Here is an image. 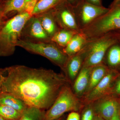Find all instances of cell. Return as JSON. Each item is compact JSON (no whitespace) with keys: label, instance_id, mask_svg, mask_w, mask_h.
Listing matches in <instances>:
<instances>
[{"label":"cell","instance_id":"4316f807","mask_svg":"<svg viewBox=\"0 0 120 120\" xmlns=\"http://www.w3.org/2000/svg\"><path fill=\"white\" fill-rule=\"evenodd\" d=\"M79 114L77 112H72L69 114L67 120H80Z\"/></svg>","mask_w":120,"mask_h":120},{"label":"cell","instance_id":"9c48e42d","mask_svg":"<svg viewBox=\"0 0 120 120\" xmlns=\"http://www.w3.org/2000/svg\"><path fill=\"white\" fill-rule=\"evenodd\" d=\"M50 11L60 29L80 33L73 6L65 0Z\"/></svg>","mask_w":120,"mask_h":120},{"label":"cell","instance_id":"d4e9b609","mask_svg":"<svg viewBox=\"0 0 120 120\" xmlns=\"http://www.w3.org/2000/svg\"><path fill=\"white\" fill-rule=\"evenodd\" d=\"M109 95L114 97H120V75L116 79Z\"/></svg>","mask_w":120,"mask_h":120},{"label":"cell","instance_id":"ac0fdd59","mask_svg":"<svg viewBox=\"0 0 120 120\" xmlns=\"http://www.w3.org/2000/svg\"><path fill=\"white\" fill-rule=\"evenodd\" d=\"M0 104L12 107L22 113L27 106L22 100L12 95L6 93H0Z\"/></svg>","mask_w":120,"mask_h":120},{"label":"cell","instance_id":"8d00e7d4","mask_svg":"<svg viewBox=\"0 0 120 120\" xmlns=\"http://www.w3.org/2000/svg\"><path fill=\"white\" fill-rule=\"evenodd\" d=\"M3 70H4V68H0V75L2 73Z\"/></svg>","mask_w":120,"mask_h":120},{"label":"cell","instance_id":"9a60e30c","mask_svg":"<svg viewBox=\"0 0 120 120\" xmlns=\"http://www.w3.org/2000/svg\"><path fill=\"white\" fill-rule=\"evenodd\" d=\"M109 69L110 68L102 62L92 67L89 84L84 95L88 94L101 82L106 75Z\"/></svg>","mask_w":120,"mask_h":120},{"label":"cell","instance_id":"836d02e7","mask_svg":"<svg viewBox=\"0 0 120 120\" xmlns=\"http://www.w3.org/2000/svg\"><path fill=\"white\" fill-rule=\"evenodd\" d=\"M2 73L0 75V93L1 92L2 90Z\"/></svg>","mask_w":120,"mask_h":120},{"label":"cell","instance_id":"7402d4cb","mask_svg":"<svg viewBox=\"0 0 120 120\" xmlns=\"http://www.w3.org/2000/svg\"><path fill=\"white\" fill-rule=\"evenodd\" d=\"M42 110L36 107L27 106L18 120H44L45 113Z\"/></svg>","mask_w":120,"mask_h":120},{"label":"cell","instance_id":"f1b7e54d","mask_svg":"<svg viewBox=\"0 0 120 120\" xmlns=\"http://www.w3.org/2000/svg\"><path fill=\"white\" fill-rule=\"evenodd\" d=\"M87 2L94 5L99 6H103L102 0H86Z\"/></svg>","mask_w":120,"mask_h":120},{"label":"cell","instance_id":"d6a6232c","mask_svg":"<svg viewBox=\"0 0 120 120\" xmlns=\"http://www.w3.org/2000/svg\"><path fill=\"white\" fill-rule=\"evenodd\" d=\"M94 120H105L103 118L98 115H95Z\"/></svg>","mask_w":120,"mask_h":120},{"label":"cell","instance_id":"30bf717a","mask_svg":"<svg viewBox=\"0 0 120 120\" xmlns=\"http://www.w3.org/2000/svg\"><path fill=\"white\" fill-rule=\"evenodd\" d=\"M95 115L105 120H109L120 109V102L117 97L108 95L91 103Z\"/></svg>","mask_w":120,"mask_h":120},{"label":"cell","instance_id":"5b68a950","mask_svg":"<svg viewBox=\"0 0 120 120\" xmlns=\"http://www.w3.org/2000/svg\"><path fill=\"white\" fill-rule=\"evenodd\" d=\"M119 41L115 31L87 41L81 50L84 56L82 67H92L102 63L109 47Z\"/></svg>","mask_w":120,"mask_h":120},{"label":"cell","instance_id":"7c38bea8","mask_svg":"<svg viewBox=\"0 0 120 120\" xmlns=\"http://www.w3.org/2000/svg\"><path fill=\"white\" fill-rule=\"evenodd\" d=\"M84 58V55L82 50L69 58L64 73L71 86L82 67Z\"/></svg>","mask_w":120,"mask_h":120},{"label":"cell","instance_id":"1f68e13d","mask_svg":"<svg viewBox=\"0 0 120 120\" xmlns=\"http://www.w3.org/2000/svg\"><path fill=\"white\" fill-rule=\"evenodd\" d=\"M120 2V0H113V1L112 4H111V5H110V7H112V6H114V5H115L118 4L119 2Z\"/></svg>","mask_w":120,"mask_h":120},{"label":"cell","instance_id":"52a82bcc","mask_svg":"<svg viewBox=\"0 0 120 120\" xmlns=\"http://www.w3.org/2000/svg\"><path fill=\"white\" fill-rule=\"evenodd\" d=\"M77 24L81 30L107 12L109 9L102 6L92 4L86 0H82L73 6Z\"/></svg>","mask_w":120,"mask_h":120},{"label":"cell","instance_id":"277c9868","mask_svg":"<svg viewBox=\"0 0 120 120\" xmlns=\"http://www.w3.org/2000/svg\"><path fill=\"white\" fill-rule=\"evenodd\" d=\"M17 46L45 57L64 71L69 57L64 52L63 49L51 41H38L20 39Z\"/></svg>","mask_w":120,"mask_h":120},{"label":"cell","instance_id":"3957f363","mask_svg":"<svg viewBox=\"0 0 120 120\" xmlns=\"http://www.w3.org/2000/svg\"><path fill=\"white\" fill-rule=\"evenodd\" d=\"M120 30V2L110 7L107 12L81 30L80 33L88 41Z\"/></svg>","mask_w":120,"mask_h":120},{"label":"cell","instance_id":"cb8c5ba5","mask_svg":"<svg viewBox=\"0 0 120 120\" xmlns=\"http://www.w3.org/2000/svg\"><path fill=\"white\" fill-rule=\"evenodd\" d=\"M85 107L82 114L81 120H94L95 113L91 104L85 105Z\"/></svg>","mask_w":120,"mask_h":120},{"label":"cell","instance_id":"6da1fadb","mask_svg":"<svg viewBox=\"0 0 120 120\" xmlns=\"http://www.w3.org/2000/svg\"><path fill=\"white\" fill-rule=\"evenodd\" d=\"M2 93L12 95L27 106L47 109L62 88L71 84L64 73L51 69L15 65L4 68Z\"/></svg>","mask_w":120,"mask_h":120},{"label":"cell","instance_id":"ba28073f","mask_svg":"<svg viewBox=\"0 0 120 120\" xmlns=\"http://www.w3.org/2000/svg\"><path fill=\"white\" fill-rule=\"evenodd\" d=\"M120 75L118 70L110 69L106 75L95 87L81 99L86 105L109 95L115 81Z\"/></svg>","mask_w":120,"mask_h":120},{"label":"cell","instance_id":"74e56055","mask_svg":"<svg viewBox=\"0 0 120 120\" xmlns=\"http://www.w3.org/2000/svg\"><path fill=\"white\" fill-rule=\"evenodd\" d=\"M38 0H26V2H28V1H38Z\"/></svg>","mask_w":120,"mask_h":120},{"label":"cell","instance_id":"60d3db41","mask_svg":"<svg viewBox=\"0 0 120 120\" xmlns=\"http://www.w3.org/2000/svg\"></svg>","mask_w":120,"mask_h":120},{"label":"cell","instance_id":"8fae6325","mask_svg":"<svg viewBox=\"0 0 120 120\" xmlns=\"http://www.w3.org/2000/svg\"><path fill=\"white\" fill-rule=\"evenodd\" d=\"M24 32L26 36L32 39V41H51V38L45 32L38 17L37 16H32L28 20L24 28L22 33Z\"/></svg>","mask_w":120,"mask_h":120},{"label":"cell","instance_id":"5bb4252c","mask_svg":"<svg viewBox=\"0 0 120 120\" xmlns=\"http://www.w3.org/2000/svg\"><path fill=\"white\" fill-rule=\"evenodd\" d=\"M102 63L110 69L118 70L120 68V41L109 47Z\"/></svg>","mask_w":120,"mask_h":120},{"label":"cell","instance_id":"484cf974","mask_svg":"<svg viewBox=\"0 0 120 120\" xmlns=\"http://www.w3.org/2000/svg\"><path fill=\"white\" fill-rule=\"evenodd\" d=\"M37 2V1H30L26 2L24 8V11L32 15V12Z\"/></svg>","mask_w":120,"mask_h":120},{"label":"cell","instance_id":"f546056e","mask_svg":"<svg viewBox=\"0 0 120 120\" xmlns=\"http://www.w3.org/2000/svg\"><path fill=\"white\" fill-rule=\"evenodd\" d=\"M109 120H120V109L118 110Z\"/></svg>","mask_w":120,"mask_h":120},{"label":"cell","instance_id":"d590c367","mask_svg":"<svg viewBox=\"0 0 120 120\" xmlns=\"http://www.w3.org/2000/svg\"><path fill=\"white\" fill-rule=\"evenodd\" d=\"M0 120H6V119H5L4 117H2V116H1L0 115Z\"/></svg>","mask_w":120,"mask_h":120},{"label":"cell","instance_id":"83f0119b","mask_svg":"<svg viewBox=\"0 0 120 120\" xmlns=\"http://www.w3.org/2000/svg\"><path fill=\"white\" fill-rule=\"evenodd\" d=\"M7 19L3 15L2 9L0 10V30L7 20Z\"/></svg>","mask_w":120,"mask_h":120},{"label":"cell","instance_id":"4fadbf2b","mask_svg":"<svg viewBox=\"0 0 120 120\" xmlns=\"http://www.w3.org/2000/svg\"><path fill=\"white\" fill-rule=\"evenodd\" d=\"M92 67H82L72 86L73 92L77 97H84L90 82Z\"/></svg>","mask_w":120,"mask_h":120},{"label":"cell","instance_id":"44dd1931","mask_svg":"<svg viewBox=\"0 0 120 120\" xmlns=\"http://www.w3.org/2000/svg\"><path fill=\"white\" fill-rule=\"evenodd\" d=\"M26 0H9L3 8L2 13L5 17L7 18L8 15L14 11L19 13L24 11Z\"/></svg>","mask_w":120,"mask_h":120},{"label":"cell","instance_id":"ab89813d","mask_svg":"<svg viewBox=\"0 0 120 120\" xmlns=\"http://www.w3.org/2000/svg\"><path fill=\"white\" fill-rule=\"evenodd\" d=\"M118 98H119V101H120V97H118Z\"/></svg>","mask_w":120,"mask_h":120},{"label":"cell","instance_id":"7a4b0ae2","mask_svg":"<svg viewBox=\"0 0 120 120\" xmlns=\"http://www.w3.org/2000/svg\"><path fill=\"white\" fill-rule=\"evenodd\" d=\"M32 16L24 11L5 22L0 30V57L9 56L14 53L24 28Z\"/></svg>","mask_w":120,"mask_h":120},{"label":"cell","instance_id":"e575fe53","mask_svg":"<svg viewBox=\"0 0 120 120\" xmlns=\"http://www.w3.org/2000/svg\"><path fill=\"white\" fill-rule=\"evenodd\" d=\"M115 31L116 32V34L118 39H119V41H120V30L116 31Z\"/></svg>","mask_w":120,"mask_h":120},{"label":"cell","instance_id":"e0dca14e","mask_svg":"<svg viewBox=\"0 0 120 120\" xmlns=\"http://www.w3.org/2000/svg\"><path fill=\"white\" fill-rule=\"evenodd\" d=\"M38 15V16L42 27L50 38L61 29L54 19L51 11L45 14Z\"/></svg>","mask_w":120,"mask_h":120},{"label":"cell","instance_id":"d6986e66","mask_svg":"<svg viewBox=\"0 0 120 120\" xmlns=\"http://www.w3.org/2000/svg\"><path fill=\"white\" fill-rule=\"evenodd\" d=\"M77 32L65 29H60L50 39L51 41L64 49Z\"/></svg>","mask_w":120,"mask_h":120},{"label":"cell","instance_id":"8992f818","mask_svg":"<svg viewBox=\"0 0 120 120\" xmlns=\"http://www.w3.org/2000/svg\"><path fill=\"white\" fill-rule=\"evenodd\" d=\"M71 84L62 88L55 101L45 113L44 120H56L67 112H77L85 105L73 92Z\"/></svg>","mask_w":120,"mask_h":120},{"label":"cell","instance_id":"4dcf8cb0","mask_svg":"<svg viewBox=\"0 0 120 120\" xmlns=\"http://www.w3.org/2000/svg\"><path fill=\"white\" fill-rule=\"evenodd\" d=\"M69 4L72 6H75L82 0H65Z\"/></svg>","mask_w":120,"mask_h":120},{"label":"cell","instance_id":"2e32d148","mask_svg":"<svg viewBox=\"0 0 120 120\" xmlns=\"http://www.w3.org/2000/svg\"><path fill=\"white\" fill-rule=\"evenodd\" d=\"M87 40L81 33L76 34L68 44L63 49V52L69 57L79 52L84 47Z\"/></svg>","mask_w":120,"mask_h":120},{"label":"cell","instance_id":"f35d334b","mask_svg":"<svg viewBox=\"0 0 120 120\" xmlns=\"http://www.w3.org/2000/svg\"><path fill=\"white\" fill-rule=\"evenodd\" d=\"M63 120V118H62V117H60V118H58V119H57V120Z\"/></svg>","mask_w":120,"mask_h":120},{"label":"cell","instance_id":"603a6c76","mask_svg":"<svg viewBox=\"0 0 120 120\" xmlns=\"http://www.w3.org/2000/svg\"><path fill=\"white\" fill-rule=\"evenodd\" d=\"M22 113L10 106L0 104V115L6 120H18Z\"/></svg>","mask_w":120,"mask_h":120},{"label":"cell","instance_id":"ffe728a7","mask_svg":"<svg viewBox=\"0 0 120 120\" xmlns=\"http://www.w3.org/2000/svg\"><path fill=\"white\" fill-rule=\"evenodd\" d=\"M65 0H39L32 12V16H37L51 11Z\"/></svg>","mask_w":120,"mask_h":120}]
</instances>
